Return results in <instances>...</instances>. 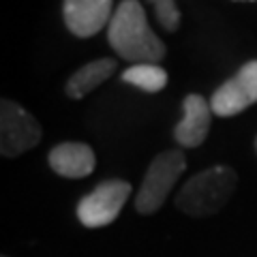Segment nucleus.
I'll list each match as a JSON object with an SVG mask.
<instances>
[{
	"label": "nucleus",
	"instance_id": "1",
	"mask_svg": "<svg viewBox=\"0 0 257 257\" xmlns=\"http://www.w3.org/2000/svg\"><path fill=\"white\" fill-rule=\"evenodd\" d=\"M107 41L120 58L135 64H155L165 56V43L152 32L140 0H122L111 15Z\"/></svg>",
	"mask_w": 257,
	"mask_h": 257
},
{
	"label": "nucleus",
	"instance_id": "2",
	"mask_svg": "<svg viewBox=\"0 0 257 257\" xmlns=\"http://www.w3.org/2000/svg\"><path fill=\"white\" fill-rule=\"evenodd\" d=\"M238 176L227 165H212L182 184L176 195V208L189 216H212L229 202Z\"/></svg>",
	"mask_w": 257,
	"mask_h": 257
},
{
	"label": "nucleus",
	"instance_id": "3",
	"mask_svg": "<svg viewBox=\"0 0 257 257\" xmlns=\"http://www.w3.org/2000/svg\"><path fill=\"white\" fill-rule=\"evenodd\" d=\"M184 170H187V159H184L182 150L174 148L157 155L144 176L138 195H135V210L144 216L155 214L165 204L170 191L180 180Z\"/></svg>",
	"mask_w": 257,
	"mask_h": 257
},
{
	"label": "nucleus",
	"instance_id": "4",
	"mask_svg": "<svg viewBox=\"0 0 257 257\" xmlns=\"http://www.w3.org/2000/svg\"><path fill=\"white\" fill-rule=\"evenodd\" d=\"M41 138L43 128L30 111L15 101H0V155L15 159L35 148Z\"/></svg>",
	"mask_w": 257,
	"mask_h": 257
},
{
	"label": "nucleus",
	"instance_id": "5",
	"mask_svg": "<svg viewBox=\"0 0 257 257\" xmlns=\"http://www.w3.org/2000/svg\"><path fill=\"white\" fill-rule=\"evenodd\" d=\"M131 195V184L126 180H105L94 191L84 195L77 204V219L84 227H105L118 219L122 206Z\"/></svg>",
	"mask_w": 257,
	"mask_h": 257
},
{
	"label": "nucleus",
	"instance_id": "6",
	"mask_svg": "<svg viewBox=\"0 0 257 257\" xmlns=\"http://www.w3.org/2000/svg\"><path fill=\"white\" fill-rule=\"evenodd\" d=\"M257 103V60H248L214 90L210 107L216 116H238Z\"/></svg>",
	"mask_w": 257,
	"mask_h": 257
},
{
	"label": "nucleus",
	"instance_id": "7",
	"mask_svg": "<svg viewBox=\"0 0 257 257\" xmlns=\"http://www.w3.org/2000/svg\"><path fill=\"white\" fill-rule=\"evenodd\" d=\"M111 5L114 0H62V18L75 37L88 39L109 26Z\"/></svg>",
	"mask_w": 257,
	"mask_h": 257
},
{
	"label": "nucleus",
	"instance_id": "8",
	"mask_svg": "<svg viewBox=\"0 0 257 257\" xmlns=\"http://www.w3.org/2000/svg\"><path fill=\"white\" fill-rule=\"evenodd\" d=\"M184 116L174 128V140L182 148H197L208 138L212 122V107L202 94H187L182 101Z\"/></svg>",
	"mask_w": 257,
	"mask_h": 257
},
{
	"label": "nucleus",
	"instance_id": "9",
	"mask_svg": "<svg viewBox=\"0 0 257 257\" xmlns=\"http://www.w3.org/2000/svg\"><path fill=\"white\" fill-rule=\"evenodd\" d=\"M47 163L62 178H86L96 167L94 150L82 142L56 144L47 155Z\"/></svg>",
	"mask_w": 257,
	"mask_h": 257
},
{
	"label": "nucleus",
	"instance_id": "10",
	"mask_svg": "<svg viewBox=\"0 0 257 257\" xmlns=\"http://www.w3.org/2000/svg\"><path fill=\"white\" fill-rule=\"evenodd\" d=\"M116 67H118V62L111 58H99V60L84 64V67L75 71V73L69 77V82L64 84V94H67L69 99H84L90 90H94L99 84H103L107 77H111Z\"/></svg>",
	"mask_w": 257,
	"mask_h": 257
},
{
	"label": "nucleus",
	"instance_id": "11",
	"mask_svg": "<svg viewBox=\"0 0 257 257\" xmlns=\"http://www.w3.org/2000/svg\"><path fill=\"white\" fill-rule=\"evenodd\" d=\"M122 82L155 94L167 86V71L161 69L159 64H133L122 73Z\"/></svg>",
	"mask_w": 257,
	"mask_h": 257
},
{
	"label": "nucleus",
	"instance_id": "12",
	"mask_svg": "<svg viewBox=\"0 0 257 257\" xmlns=\"http://www.w3.org/2000/svg\"><path fill=\"white\" fill-rule=\"evenodd\" d=\"M148 3L155 7L157 20H159V24H161V26H163L167 32H176V30L180 28L182 15H180V9L176 7L174 0H148Z\"/></svg>",
	"mask_w": 257,
	"mask_h": 257
},
{
	"label": "nucleus",
	"instance_id": "13",
	"mask_svg": "<svg viewBox=\"0 0 257 257\" xmlns=\"http://www.w3.org/2000/svg\"><path fill=\"white\" fill-rule=\"evenodd\" d=\"M255 152H257V138H255Z\"/></svg>",
	"mask_w": 257,
	"mask_h": 257
},
{
	"label": "nucleus",
	"instance_id": "14",
	"mask_svg": "<svg viewBox=\"0 0 257 257\" xmlns=\"http://www.w3.org/2000/svg\"><path fill=\"white\" fill-rule=\"evenodd\" d=\"M3 257H9V255H3Z\"/></svg>",
	"mask_w": 257,
	"mask_h": 257
}]
</instances>
